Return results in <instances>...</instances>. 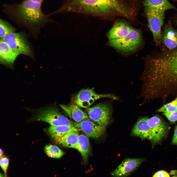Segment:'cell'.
<instances>
[{
    "instance_id": "cell-1",
    "label": "cell",
    "mask_w": 177,
    "mask_h": 177,
    "mask_svg": "<svg viewBox=\"0 0 177 177\" xmlns=\"http://www.w3.org/2000/svg\"><path fill=\"white\" fill-rule=\"evenodd\" d=\"M144 75L149 88L157 93L177 84V48L146 59Z\"/></svg>"
},
{
    "instance_id": "cell-2",
    "label": "cell",
    "mask_w": 177,
    "mask_h": 177,
    "mask_svg": "<svg viewBox=\"0 0 177 177\" xmlns=\"http://www.w3.org/2000/svg\"><path fill=\"white\" fill-rule=\"evenodd\" d=\"M58 11L103 16L117 15L129 19L132 14L121 0H67Z\"/></svg>"
},
{
    "instance_id": "cell-3",
    "label": "cell",
    "mask_w": 177,
    "mask_h": 177,
    "mask_svg": "<svg viewBox=\"0 0 177 177\" xmlns=\"http://www.w3.org/2000/svg\"><path fill=\"white\" fill-rule=\"evenodd\" d=\"M41 4L29 0H24L16 6L15 14L26 25L35 27L45 22L47 18L41 9Z\"/></svg>"
},
{
    "instance_id": "cell-4",
    "label": "cell",
    "mask_w": 177,
    "mask_h": 177,
    "mask_svg": "<svg viewBox=\"0 0 177 177\" xmlns=\"http://www.w3.org/2000/svg\"><path fill=\"white\" fill-rule=\"evenodd\" d=\"M142 42L141 32L132 28L127 35L121 38L109 40L108 44L118 51L127 53L138 49Z\"/></svg>"
},
{
    "instance_id": "cell-5",
    "label": "cell",
    "mask_w": 177,
    "mask_h": 177,
    "mask_svg": "<svg viewBox=\"0 0 177 177\" xmlns=\"http://www.w3.org/2000/svg\"><path fill=\"white\" fill-rule=\"evenodd\" d=\"M55 104L39 110L33 120L46 122L51 126H73L72 121L61 113Z\"/></svg>"
},
{
    "instance_id": "cell-6",
    "label": "cell",
    "mask_w": 177,
    "mask_h": 177,
    "mask_svg": "<svg viewBox=\"0 0 177 177\" xmlns=\"http://www.w3.org/2000/svg\"><path fill=\"white\" fill-rule=\"evenodd\" d=\"M148 26L151 31L156 46H160L162 42L161 29L163 26L165 12L145 8Z\"/></svg>"
},
{
    "instance_id": "cell-7",
    "label": "cell",
    "mask_w": 177,
    "mask_h": 177,
    "mask_svg": "<svg viewBox=\"0 0 177 177\" xmlns=\"http://www.w3.org/2000/svg\"><path fill=\"white\" fill-rule=\"evenodd\" d=\"M1 39L18 55L22 54L33 57L31 47L26 36L23 33L11 32Z\"/></svg>"
},
{
    "instance_id": "cell-8",
    "label": "cell",
    "mask_w": 177,
    "mask_h": 177,
    "mask_svg": "<svg viewBox=\"0 0 177 177\" xmlns=\"http://www.w3.org/2000/svg\"><path fill=\"white\" fill-rule=\"evenodd\" d=\"M110 103H99L87 108L85 113L91 120L99 125L106 127L109 124L112 114Z\"/></svg>"
},
{
    "instance_id": "cell-9",
    "label": "cell",
    "mask_w": 177,
    "mask_h": 177,
    "mask_svg": "<svg viewBox=\"0 0 177 177\" xmlns=\"http://www.w3.org/2000/svg\"><path fill=\"white\" fill-rule=\"evenodd\" d=\"M102 98H107L115 100H120L119 98L113 94H98L93 89H81L74 96L73 102L79 107L88 108L96 100Z\"/></svg>"
},
{
    "instance_id": "cell-10",
    "label": "cell",
    "mask_w": 177,
    "mask_h": 177,
    "mask_svg": "<svg viewBox=\"0 0 177 177\" xmlns=\"http://www.w3.org/2000/svg\"><path fill=\"white\" fill-rule=\"evenodd\" d=\"M148 123L150 129L149 140L153 144L159 143L168 134V128L167 124L158 115L148 118Z\"/></svg>"
},
{
    "instance_id": "cell-11",
    "label": "cell",
    "mask_w": 177,
    "mask_h": 177,
    "mask_svg": "<svg viewBox=\"0 0 177 177\" xmlns=\"http://www.w3.org/2000/svg\"><path fill=\"white\" fill-rule=\"evenodd\" d=\"M73 126L78 131H82L89 137L98 138L103 135L106 127L99 125L93 121L85 120L79 122L72 121Z\"/></svg>"
},
{
    "instance_id": "cell-12",
    "label": "cell",
    "mask_w": 177,
    "mask_h": 177,
    "mask_svg": "<svg viewBox=\"0 0 177 177\" xmlns=\"http://www.w3.org/2000/svg\"><path fill=\"white\" fill-rule=\"evenodd\" d=\"M145 158H127L124 159L112 172V177H127L145 161Z\"/></svg>"
},
{
    "instance_id": "cell-13",
    "label": "cell",
    "mask_w": 177,
    "mask_h": 177,
    "mask_svg": "<svg viewBox=\"0 0 177 177\" xmlns=\"http://www.w3.org/2000/svg\"><path fill=\"white\" fill-rule=\"evenodd\" d=\"M161 40L169 51L177 48V29L173 27L170 20L164 25L162 32Z\"/></svg>"
},
{
    "instance_id": "cell-14",
    "label": "cell",
    "mask_w": 177,
    "mask_h": 177,
    "mask_svg": "<svg viewBox=\"0 0 177 177\" xmlns=\"http://www.w3.org/2000/svg\"><path fill=\"white\" fill-rule=\"evenodd\" d=\"M132 28L124 20H118L108 32V37L109 40L122 38L129 33Z\"/></svg>"
},
{
    "instance_id": "cell-15",
    "label": "cell",
    "mask_w": 177,
    "mask_h": 177,
    "mask_svg": "<svg viewBox=\"0 0 177 177\" xmlns=\"http://www.w3.org/2000/svg\"><path fill=\"white\" fill-rule=\"evenodd\" d=\"M60 106L73 122H79L85 120H91L85 112L73 102L67 105L60 104Z\"/></svg>"
},
{
    "instance_id": "cell-16",
    "label": "cell",
    "mask_w": 177,
    "mask_h": 177,
    "mask_svg": "<svg viewBox=\"0 0 177 177\" xmlns=\"http://www.w3.org/2000/svg\"><path fill=\"white\" fill-rule=\"evenodd\" d=\"M18 55L4 41L0 39V63L11 68Z\"/></svg>"
},
{
    "instance_id": "cell-17",
    "label": "cell",
    "mask_w": 177,
    "mask_h": 177,
    "mask_svg": "<svg viewBox=\"0 0 177 177\" xmlns=\"http://www.w3.org/2000/svg\"><path fill=\"white\" fill-rule=\"evenodd\" d=\"M148 118L147 117L140 118L135 125L132 131V134L142 139H149L150 127L148 123Z\"/></svg>"
},
{
    "instance_id": "cell-18",
    "label": "cell",
    "mask_w": 177,
    "mask_h": 177,
    "mask_svg": "<svg viewBox=\"0 0 177 177\" xmlns=\"http://www.w3.org/2000/svg\"><path fill=\"white\" fill-rule=\"evenodd\" d=\"M88 137L84 134L79 135L77 150L80 153L83 163L88 164V159L91 154V149Z\"/></svg>"
},
{
    "instance_id": "cell-19",
    "label": "cell",
    "mask_w": 177,
    "mask_h": 177,
    "mask_svg": "<svg viewBox=\"0 0 177 177\" xmlns=\"http://www.w3.org/2000/svg\"><path fill=\"white\" fill-rule=\"evenodd\" d=\"M143 4L145 8L164 12L171 9H177L176 7L167 0H144Z\"/></svg>"
},
{
    "instance_id": "cell-20",
    "label": "cell",
    "mask_w": 177,
    "mask_h": 177,
    "mask_svg": "<svg viewBox=\"0 0 177 177\" xmlns=\"http://www.w3.org/2000/svg\"><path fill=\"white\" fill-rule=\"evenodd\" d=\"M48 131L49 134L56 141L70 132L78 131L73 125H65L51 126L48 128Z\"/></svg>"
},
{
    "instance_id": "cell-21",
    "label": "cell",
    "mask_w": 177,
    "mask_h": 177,
    "mask_svg": "<svg viewBox=\"0 0 177 177\" xmlns=\"http://www.w3.org/2000/svg\"><path fill=\"white\" fill-rule=\"evenodd\" d=\"M78 131L70 132L56 141L65 147L77 149L79 135Z\"/></svg>"
},
{
    "instance_id": "cell-22",
    "label": "cell",
    "mask_w": 177,
    "mask_h": 177,
    "mask_svg": "<svg viewBox=\"0 0 177 177\" xmlns=\"http://www.w3.org/2000/svg\"><path fill=\"white\" fill-rule=\"evenodd\" d=\"M44 150L49 157L56 159L61 158L65 154L64 152L56 146L49 145L46 146Z\"/></svg>"
},
{
    "instance_id": "cell-23",
    "label": "cell",
    "mask_w": 177,
    "mask_h": 177,
    "mask_svg": "<svg viewBox=\"0 0 177 177\" xmlns=\"http://www.w3.org/2000/svg\"><path fill=\"white\" fill-rule=\"evenodd\" d=\"M15 29L9 23L0 18V38H2L7 34L15 32Z\"/></svg>"
},
{
    "instance_id": "cell-24",
    "label": "cell",
    "mask_w": 177,
    "mask_h": 177,
    "mask_svg": "<svg viewBox=\"0 0 177 177\" xmlns=\"http://www.w3.org/2000/svg\"><path fill=\"white\" fill-rule=\"evenodd\" d=\"M177 111V104L174 100L163 105L156 111L157 112L169 113Z\"/></svg>"
},
{
    "instance_id": "cell-25",
    "label": "cell",
    "mask_w": 177,
    "mask_h": 177,
    "mask_svg": "<svg viewBox=\"0 0 177 177\" xmlns=\"http://www.w3.org/2000/svg\"><path fill=\"white\" fill-rule=\"evenodd\" d=\"M9 162L10 159L8 156L3 155L0 157V167L6 177H7V172Z\"/></svg>"
},
{
    "instance_id": "cell-26",
    "label": "cell",
    "mask_w": 177,
    "mask_h": 177,
    "mask_svg": "<svg viewBox=\"0 0 177 177\" xmlns=\"http://www.w3.org/2000/svg\"><path fill=\"white\" fill-rule=\"evenodd\" d=\"M163 114L171 123H175L177 121V111L169 113H164Z\"/></svg>"
},
{
    "instance_id": "cell-27",
    "label": "cell",
    "mask_w": 177,
    "mask_h": 177,
    "mask_svg": "<svg viewBox=\"0 0 177 177\" xmlns=\"http://www.w3.org/2000/svg\"><path fill=\"white\" fill-rule=\"evenodd\" d=\"M152 177H170L169 174L164 170L159 171L156 173Z\"/></svg>"
},
{
    "instance_id": "cell-28",
    "label": "cell",
    "mask_w": 177,
    "mask_h": 177,
    "mask_svg": "<svg viewBox=\"0 0 177 177\" xmlns=\"http://www.w3.org/2000/svg\"><path fill=\"white\" fill-rule=\"evenodd\" d=\"M171 143L172 145H177V125L174 129V134Z\"/></svg>"
},
{
    "instance_id": "cell-29",
    "label": "cell",
    "mask_w": 177,
    "mask_h": 177,
    "mask_svg": "<svg viewBox=\"0 0 177 177\" xmlns=\"http://www.w3.org/2000/svg\"><path fill=\"white\" fill-rule=\"evenodd\" d=\"M38 2L41 4L43 0H29Z\"/></svg>"
},
{
    "instance_id": "cell-30",
    "label": "cell",
    "mask_w": 177,
    "mask_h": 177,
    "mask_svg": "<svg viewBox=\"0 0 177 177\" xmlns=\"http://www.w3.org/2000/svg\"><path fill=\"white\" fill-rule=\"evenodd\" d=\"M4 153L3 150L0 148V157L3 155Z\"/></svg>"
},
{
    "instance_id": "cell-31",
    "label": "cell",
    "mask_w": 177,
    "mask_h": 177,
    "mask_svg": "<svg viewBox=\"0 0 177 177\" xmlns=\"http://www.w3.org/2000/svg\"><path fill=\"white\" fill-rule=\"evenodd\" d=\"M0 177H6L4 175L0 172Z\"/></svg>"
},
{
    "instance_id": "cell-32",
    "label": "cell",
    "mask_w": 177,
    "mask_h": 177,
    "mask_svg": "<svg viewBox=\"0 0 177 177\" xmlns=\"http://www.w3.org/2000/svg\"><path fill=\"white\" fill-rule=\"evenodd\" d=\"M175 22L176 24L177 25V16L175 20Z\"/></svg>"
},
{
    "instance_id": "cell-33",
    "label": "cell",
    "mask_w": 177,
    "mask_h": 177,
    "mask_svg": "<svg viewBox=\"0 0 177 177\" xmlns=\"http://www.w3.org/2000/svg\"><path fill=\"white\" fill-rule=\"evenodd\" d=\"M175 100L176 101L177 104V97L176 98Z\"/></svg>"
},
{
    "instance_id": "cell-34",
    "label": "cell",
    "mask_w": 177,
    "mask_h": 177,
    "mask_svg": "<svg viewBox=\"0 0 177 177\" xmlns=\"http://www.w3.org/2000/svg\"><path fill=\"white\" fill-rule=\"evenodd\" d=\"M175 0V1H177V0Z\"/></svg>"
}]
</instances>
